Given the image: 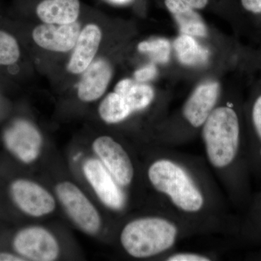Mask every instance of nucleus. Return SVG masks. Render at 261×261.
<instances>
[{
    "label": "nucleus",
    "instance_id": "obj_1",
    "mask_svg": "<svg viewBox=\"0 0 261 261\" xmlns=\"http://www.w3.org/2000/svg\"><path fill=\"white\" fill-rule=\"evenodd\" d=\"M146 166L147 184L159 207L181 220L198 235L238 238L240 218L228 209L205 160L154 144Z\"/></svg>",
    "mask_w": 261,
    "mask_h": 261
},
{
    "label": "nucleus",
    "instance_id": "obj_2",
    "mask_svg": "<svg viewBox=\"0 0 261 261\" xmlns=\"http://www.w3.org/2000/svg\"><path fill=\"white\" fill-rule=\"evenodd\" d=\"M207 166L221 184L228 202L245 212L252 200V174L243 106L218 105L200 130Z\"/></svg>",
    "mask_w": 261,
    "mask_h": 261
},
{
    "label": "nucleus",
    "instance_id": "obj_3",
    "mask_svg": "<svg viewBox=\"0 0 261 261\" xmlns=\"http://www.w3.org/2000/svg\"><path fill=\"white\" fill-rule=\"evenodd\" d=\"M198 235L186 223L163 209L127 221L119 241L127 255L134 258H157L174 251L178 244Z\"/></svg>",
    "mask_w": 261,
    "mask_h": 261
},
{
    "label": "nucleus",
    "instance_id": "obj_4",
    "mask_svg": "<svg viewBox=\"0 0 261 261\" xmlns=\"http://www.w3.org/2000/svg\"><path fill=\"white\" fill-rule=\"evenodd\" d=\"M92 147L105 167L123 190L133 185L137 172L135 162L121 142L110 136H101L94 140Z\"/></svg>",
    "mask_w": 261,
    "mask_h": 261
},
{
    "label": "nucleus",
    "instance_id": "obj_5",
    "mask_svg": "<svg viewBox=\"0 0 261 261\" xmlns=\"http://www.w3.org/2000/svg\"><path fill=\"white\" fill-rule=\"evenodd\" d=\"M57 195L70 219L86 233L94 234L101 227L97 209L76 185L61 182L56 187Z\"/></svg>",
    "mask_w": 261,
    "mask_h": 261
},
{
    "label": "nucleus",
    "instance_id": "obj_6",
    "mask_svg": "<svg viewBox=\"0 0 261 261\" xmlns=\"http://www.w3.org/2000/svg\"><path fill=\"white\" fill-rule=\"evenodd\" d=\"M83 169L87 181L105 205L115 211H121L126 207V192L101 161L89 159L84 163Z\"/></svg>",
    "mask_w": 261,
    "mask_h": 261
},
{
    "label": "nucleus",
    "instance_id": "obj_7",
    "mask_svg": "<svg viewBox=\"0 0 261 261\" xmlns=\"http://www.w3.org/2000/svg\"><path fill=\"white\" fill-rule=\"evenodd\" d=\"M19 255L34 261L55 260L59 255V245L45 228L32 226L17 233L13 241Z\"/></svg>",
    "mask_w": 261,
    "mask_h": 261
},
{
    "label": "nucleus",
    "instance_id": "obj_8",
    "mask_svg": "<svg viewBox=\"0 0 261 261\" xmlns=\"http://www.w3.org/2000/svg\"><path fill=\"white\" fill-rule=\"evenodd\" d=\"M243 111L252 177L261 181V84L252 92Z\"/></svg>",
    "mask_w": 261,
    "mask_h": 261
},
{
    "label": "nucleus",
    "instance_id": "obj_9",
    "mask_svg": "<svg viewBox=\"0 0 261 261\" xmlns=\"http://www.w3.org/2000/svg\"><path fill=\"white\" fill-rule=\"evenodd\" d=\"M10 191L19 208L29 216L40 217L51 214L56 208L53 195L35 182L16 180L12 184Z\"/></svg>",
    "mask_w": 261,
    "mask_h": 261
},
{
    "label": "nucleus",
    "instance_id": "obj_10",
    "mask_svg": "<svg viewBox=\"0 0 261 261\" xmlns=\"http://www.w3.org/2000/svg\"><path fill=\"white\" fill-rule=\"evenodd\" d=\"M5 145L22 162L32 163L40 152L42 137L32 123L23 120L15 121L5 132Z\"/></svg>",
    "mask_w": 261,
    "mask_h": 261
},
{
    "label": "nucleus",
    "instance_id": "obj_11",
    "mask_svg": "<svg viewBox=\"0 0 261 261\" xmlns=\"http://www.w3.org/2000/svg\"><path fill=\"white\" fill-rule=\"evenodd\" d=\"M80 33L81 25L77 21L65 25L44 23L34 29L32 37L39 47L65 53L74 48Z\"/></svg>",
    "mask_w": 261,
    "mask_h": 261
},
{
    "label": "nucleus",
    "instance_id": "obj_12",
    "mask_svg": "<svg viewBox=\"0 0 261 261\" xmlns=\"http://www.w3.org/2000/svg\"><path fill=\"white\" fill-rule=\"evenodd\" d=\"M102 39V32L95 24H88L82 31L73 48L67 69L80 74L94 61Z\"/></svg>",
    "mask_w": 261,
    "mask_h": 261
},
{
    "label": "nucleus",
    "instance_id": "obj_13",
    "mask_svg": "<svg viewBox=\"0 0 261 261\" xmlns=\"http://www.w3.org/2000/svg\"><path fill=\"white\" fill-rule=\"evenodd\" d=\"M83 73L79 84L78 97L83 102H93L106 92L112 77V68L106 60L99 58Z\"/></svg>",
    "mask_w": 261,
    "mask_h": 261
},
{
    "label": "nucleus",
    "instance_id": "obj_14",
    "mask_svg": "<svg viewBox=\"0 0 261 261\" xmlns=\"http://www.w3.org/2000/svg\"><path fill=\"white\" fill-rule=\"evenodd\" d=\"M165 5L179 27L181 34L205 37L207 28L197 10L181 0H164Z\"/></svg>",
    "mask_w": 261,
    "mask_h": 261
},
{
    "label": "nucleus",
    "instance_id": "obj_15",
    "mask_svg": "<svg viewBox=\"0 0 261 261\" xmlns=\"http://www.w3.org/2000/svg\"><path fill=\"white\" fill-rule=\"evenodd\" d=\"M80 13V0H43L37 7L38 17L44 23H74Z\"/></svg>",
    "mask_w": 261,
    "mask_h": 261
},
{
    "label": "nucleus",
    "instance_id": "obj_16",
    "mask_svg": "<svg viewBox=\"0 0 261 261\" xmlns=\"http://www.w3.org/2000/svg\"><path fill=\"white\" fill-rule=\"evenodd\" d=\"M114 92L124 98L133 113L147 109L155 99V92L152 87L130 79L120 81Z\"/></svg>",
    "mask_w": 261,
    "mask_h": 261
},
{
    "label": "nucleus",
    "instance_id": "obj_17",
    "mask_svg": "<svg viewBox=\"0 0 261 261\" xmlns=\"http://www.w3.org/2000/svg\"><path fill=\"white\" fill-rule=\"evenodd\" d=\"M238 238L244 243L261 245V191L252 200L240 218Z\"/></svg>",
    "mask_w": 261,
    "mask_h": 261
},
{
    "label": "nucleus",
    "instance_id": "obj_18",
    "mask_svg": "<svg viewBox=\"0 0 261 261\" xmlns=\"http://www.w3.org/2000/svg\"><path fill=\"white\" fill-rule=\"evenodd\" d=\"M173 47L178 61L183 65L198 66L208 61L210 51L192 36L181 34L175 39Z\"/></svg>",
    "mask_w": 261,
    "mask_h": 261
},
{
    "label": "nucleus",
    "instance_id": "obj_19",
    "mask_svg": "<svg viewBox=\"0 0 261 261\" xmlns=\"http://www.w3.org/2000/svg\"><path fill=\"white\" fill-rule=\"evenodd\" d=\"M99 113L103 121L110 124H116L129 118L133 111L124 98L114 92L108 94L101 102Z\"/></svg>",
    "mask_w": 261,
    "mask_h": 261
},
{
    "label": "nucleus",
    "instance_id": "obj_20",
    "mask_svg": "<svg viewBox=\"0 0 261 261\" xmlns=\"http://www.w3.org/2000/svg\"><path fill=\"white\" fill-rule=\"evenodd\" d=\"M138 50L149 55L156 63H166L171 56V43L164 38L152 39L140 43Z\"/></svg>",
    "mask_w": 261,
    "mask_h": 261
},
{
    "label": "nucleus",
    "instance_id": "obj_21",
    "mask_svg": "<svg viewBox=\"0 0 261 261\" xmlns=\"http://www.w3.org/2000/svg\"><path fill=\"white\" fill-rule=\"evenodd\" d=\"M20 58L16 39L8 33L0 31V65L14 64Z\"/></svg>",
    "mask_w": 261,
    "mask_h": 261
},
{
    "label": "nucleus",
    "instance_id": "obj_22",
    "mask_svg": "<svg viewBox=\"0 0 261 261\" xmlns=\"http://www.w3.org/2000/svg\"><path fill=\"white\" fill-rule=\"evenodd\" d=\"M217 260L212 252L197 251H174L162 257L163 261H211Z\"/></svg>",
    "mask_w": 261,
    "mask_h": 261
},
{
    "label": "nucleus",
    "instance_id": "obj_23",
    "mask_svg": "<svg viewBox=\"0 0 261 261\" xmlns=\"http://www.w3.org/2000/svg\"><path fill=\"white\" fill-rule=\"evenodd\" d=\"M158 75V69L153 63L145 65L140 69L136 70L135 74V81L140 83H146L153 80Z\"/></svg>",
    "mask_w": 261,
    "mask_h": 261
},
{
    "label": "nucleus",
    "instance_id": "obj_24",
    "mask_svg": "<svg viewBox=\"0 0 261 261\" xmlns=\"http://www.w3.org/2000/svg\"><path fill=\"white\" fill-rule=\"evenodd\" d=\"M244 9L252 15H261V0H240Z\"/></svg>",
    "mask_w": 261,
    "mask_h": 261
},
{
    "label": "nucleus",
    "instance_id": "obj_25",
    "mask_svg": "<svg viewBox=\"0 0 261 261\" xmlns=\"http://www.w3.org/2000/svg\"><path fill=\"white\" fill-rule=\"evenodd\" d=\"M196 10L204 9L209 3V0H181Z\"/></svg>",
    "mask_w": 261,
    "mask_h": 261
},
{
    "label": "nucleus",
    "instance_id": "obj_26",
    "mask_svg": "<svg viewBox=\"0 0 261 261\" xmlns=\"http://www.w3.org/2000/svg\"><path fill=\"white\" fill-rule=\"evenodd\" d=\"M25 260L22 257L16 256L13 254L1 252L0 253V261H22Z\"/></svg>",
    "mask_w": 261,
    "mask_h": 261
},
{
    "label": "nucleus",
    "instance_id": "obj_27",
    "mask_svg": "<svg viewBox=\"0 0 261 261\" xmlns=\"http://www.w3.org/2000/svg\"><path fill=\"white\" fill-rule=\"evenodd\" d=\"M110 3L118 5H126L132 3L134 0H108Z\"/></svg>",
    "mask_w": 261,
    "mask_h": 261
},
{
    "label": "nucleus",
    "instance_id": "obj_28",
    "mask_svg": "<svg viewBox=\"0 0 261 261\" xmlns=\"http://www.w3.org/2000/svg\"><path fill=\"white\" fill-rule=\"evenodd\" d=\"M254 257H255V258L258 259V260H261V250L257 252V255Z\"/></svg>",
    "mask_w": 261,
    "mask_h": 261
}]
</instances>
